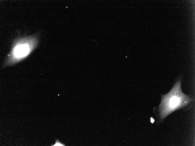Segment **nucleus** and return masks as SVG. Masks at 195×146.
<instances>
[{"label":"nucleus","mask_w":195,"mask_h":146,"mask_svg":"<svg viewBox=\"0 0 195 146\" xmlns=\"http://www.w3.org/2000/svg\"><path fill=\"white\" fill-rule=\"evenodd\" d=\"M192 101L182 91L181 80H179L168 93L161 96V103L156 109V115L159 119L163 121L172 112L188 105Z\"/></svg>","instance_id":"f257e3e1"},{"label":"nucleus","mask_w":195,"mask_h":146,"mask_svg":"<svg viewBox=\"0 0 195 146\" xmlns=\"http://www.w3.org/2000/svg\"><path fill=\"white\" fill-rule=\"evenodd\" d=\"M37 40L25 39L15 41L3 64V68L13 66L27 57L37 45Z\"/></svg>","instance_id":"f03ea898"},{"label":"nucleus","mask_w":195,"mask_h":146,"mask_svg":"<svg viewBox=\"0 0 195 146\" xmlns=\"http://www.w3.org/2000/svg\"><path fill=\"white\" fill-rule=\"evenodd\" d=\"M51 146H65V145L61 143L58 139L56 140V142L55 144L54 145H51Z\"/></svg>","instance_id":"7ed1b4c3"},{"label":"nucleus","mask_w":195,"mask_h":146,"mask_svg":"<svg viewBox=\"0 0 195 146\" xmlns=\"http://www.w3.org/2000/svg\"><path fill=\"white\" fill-rule=\"evenodd\" d=\"M154 119L152 117H151V122L152 123H153L154 122Z\"/></svg>","instance_id":"20e7f679"}]
</instances>
